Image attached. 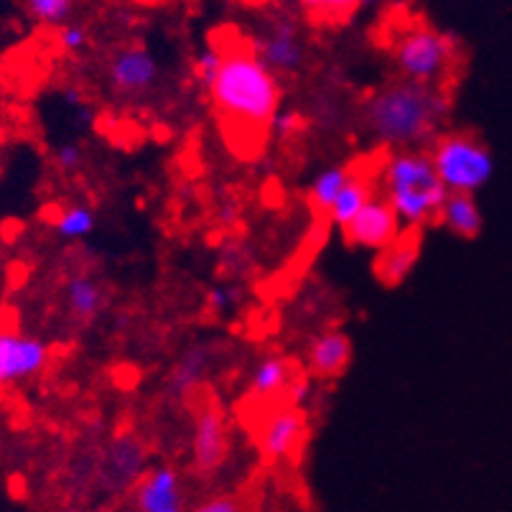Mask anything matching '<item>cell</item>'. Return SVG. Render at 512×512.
Segmentation results:
<instances>
[{
	"label": "cell",
	"mask_w": 512,
	"mask_h": 512,
	"mask_svg": "<svg viewBox=\"0 0 512 512\" xmlns=\"http://www.w3.org/2000/svg\"><path fill=\"white\" fill-rule=\"evenodd\" d=\"M372 3H375V0H362V6H372Z\"/></svg>",
	"instance_id": "cell-30"
},
{
	"label": "cell",
	"mask_w": 512,
	"mask_h": 512,
	"mask_svg": "<svg viewBox=\"0 0 512 512\" xmlns=\"http://www.w3.org/2000/svg\"><path fill=\"white\" fill-rule=\"evenodd\" d=\"M446 113L449 97L439 87L398 77L372 92L365 102V125L390 151L421 148L434 141Z\"/></svg>",
	"instance_id": "cell-2"
},
{
	"label": "cell",
	"mask_w": 512,
	"mask_h": 512,
	"mask_svg": "<svg viewBox=\"0 0 512 512\" xmlns=\"http://www.w3.org/2000/svg\"><path fill=\"white\" fill-rule=\"evenodd\" d=\"M253 46L265 67L278 79L299 74L306 64L304 36L291 18H276Z\"/></svg>",
	"instance_id": "cell-10"
},
{
	"label": "cell",
	"mask_w": 512,
	"mask_h": 512,
	"mask_svg": "<svg viewBox=\"0 0 512 512\" xmlns=\"http://www.w3.org/2000/svg\"><path fill=\"white\" fill-rule=\"evenodd\" d=\"M189 400L192 406V464L197 474L212 477L220 472L230 454V434H227V418L217 398L209 393H197Z\"/></svg>",
	"instance_id": "cell-7"
},
{
	"label": "cell",
	"mask_w": 512,
	"mask_h": 512,
	"mask_svg": "<svg viewBox=\"0 0 512 512\" xmlns=\"http://www.w3.org/2000/svg\"><path fill=\"white\" fill-rule=\"evenodd\" d=\"M186 512H248V502L235 495V492H220V495L207 497L194 510Z\"/></svg>",
	"instance_id": "cell-28"
},
{
	"label": "cell",
	"mask_w": 512,
	"mask_h": 512,
	"mask_svg": "<svg viewBox=\"0 0 512 512\" xmlns=\"http://www.w3.org/2000/svg\"><path fill=\"white\" fill-rule=\"evenodd\" d=\"M146 472V446L136 436H120L100 459V484L107 492L130 490Z\"/></svg>",
	"instance_id": "cell-14"
},
{
	"label": "cell",
	"mask_w": 512,
	"mask_h": 512,
	"mask_svg": "<svg viewBox=\"0 0 512 512\" xmlns=\"http://www.w3.org/2000/svg\"><path fill=\"white\" fill-rule=\"evenodd\" d=\"M161 69L146 46H123L107 62V82L118 95L143 97L158 85Z\"/></svg>",
	"instance_id": "cell-11"
},
{
	"label": "cell",
	"mask_w": 512,
	"mask_h": 512,
	"mask_svg": "<svg viewBox=\"0 0 512 512\" xmlns=\"http://www.w3.org/2000/svg\"><path fill=\"white\" fill-rule=\"evenodd\" d=\"M107 293L92 273H72L64 281V306L79 324H90L105 309Z\"/></svg>",
	"instance_id": "cell-17"
},
{
	"label": "cell",
	"mask_w": 512,
	"mask_h": 512,
	"mask_svg": "<svg viewBox=\"0 0 512 512\" xmlns=\"http://www.w3.org/2000/svg\"><path fill=\"white\" fill-rule=\"evenodd\" d=\"M212 367V349L207 344H192L184 355L176 360L174 370L169 375V390L176 398H192L197 390H202L204 377Z\"/></svg>",
	"instance_id": "cell-18"
},
{
	"label": "cell",
	"mask_w": 512,
	"mask_h": 512,
	"mask_svg": "<svg viewBox=\"0 0 512 512\" xmlns=\"http://www.w3.org/2000/svg\"><path fill=\"white\" fill-rule=\"evenodd\" d=\"M23 8L41 26L59 29L67 21H72L77 0H23Z\"/></svg>",
	"instance_id": "cell-24"
},
{
	"label": "cell",
	"mask_w": 512,
	"mask_h": 512,
	"mask_svg": "<svg viewBox=\"0 0 512 512\" xmlns=\"http://www.w3.org/2000/svg\"><path fill=\"white\" fill-rule=\"evenodd\" d=\"M95 227L97 214L90 204H64V207L54 209V214H51V230L64 242L85 240V237H90L95 232Z\"/></svg>",
	"instance_id": "cell-21"
},
{
	"label": "cell",
	"mask_w": 512,
	"mask_h": 512,
	"mask_svg": "<svg viewBox=\"0 0 512 512\" xmlns=\"http://www.w3.org/2000/svg\"><path fill=\"white\" fill-rule=\"evenodd\" d=\"M403 232H406V227L400 225L398 214L393 212V207H390L380 194H375V197L355 214V220L344 227L342 235L352 248L383 253V250L390 248Z\"/></svg>",
	"instance_id": "cell-9"
},
{
	"label": "cell",
	"mask_w": 512,
	"mask_h": 512,
	"mask_svg": "<svg viewBox=\"0 0 512 512\" xmlns=\"http://www.w3.org/2000/svg\"><path fill=\"white\" fill-rule=\"evenodd\" d=\"M207 304L217 316H230L242 304V291L230 283H220L207 293Z\"/></svg>",
	"instance_id": "cell-27"
},
{
	"label": "cell",
	"mask_w": 512,
	"mask_h": 512,
	"mask_svg": "<svg viewBox=\"0 0 512 512\" xmlns=\"http://www.w3.org/2000/svg\"><path fill=\"white\" fill-rule=\"evenodd\" d=\"M309 21L321 23V26H337L347 18L355 16L362 0H299Z\"/></svg>",
	"instance_id": "cell-23"
},
{
	"label": "cell",
	"mask_w": 512,
	"mask_h": 512,
	"mask_svg": "<svg viewBox=\"0 0 512 512\" xmlns=\"http://www.w3.org/2000/svg\"><path fill=\"white\" fill-rule=\"evenodd\" d=\"M0 166H3V146H0Z\"/></svg>",
	"instance_id": "cell-31"
},
{
	"label": "cell",
	"mask_w": 512,
	"mask_h": 512,
	"mask_svg": "<svg viewBox=\"0 0 512 512\" xmlns=\"http://www.w3.org/2000/svg\"><path fill=\"white\" fill-rule=\"evenodd\" d=\"M390 57H393L400 79L436 87L454 64L456 44L451 41V36L441 34L431 26H413L395 36Z\"/></svg>",
	"instance_id": "cell-5"
},
{
	"label": "cell",
	"mask_w": 512,
	"mask_h": 512,
	"mask_svg": "<svg viewBox=\"0 0 512 512\" xmlns=\"http://www.w3.org/2000/svg\"><path fill=\"white\" fill-rule=\"evenodd\" d=\"M54 360V347L18 327H0V395L34 383Z\"/></svg>",
	"instance_id": "cell-6"
},
{
	"label": "cell",
	"mask_w": 512,
	"mask_h": 512,
	"mask_svg": "<svg viewBox=\"0 0 512 512\" xmlns=\"http://www.w3.org/2000/svg\"><path fill=\"white\" fill-rule=\"evenodd\" d=\"M426 153L449 194H477L495 176L492 151L469 133H444Z\"/></svg>",
	"instance_id": "cell-4"
},
{
	"label": "cell",
	"mask_w": 512,
	"mask_h": 512,
	"mask_svg": "<svg viewBox=\"0 0 512 512\" xmlns=\"http://www.w3.org/2000/svg\"><path fill=\"white\" fill-rule=\"evenodd\" d=\"M375 194H380L377 192V166L375 171H360V166H355V171H352L349 181L344 184V189L337 194L332 207H329L327 217L332 220L334 227L344 230Z\"/></svg>",
	"instance_id": "cell-16"
},
{
	"label": "cell",
	"mask_w": 512,
	"mask_h": 512,
	"mask_svg": "<svg viewBox=\"0 0 512 512\" xmlns=\"http://www.w3.org/2000/svg\"><path fill=\"white\" fill-rule=\"evenodd\" d=\"M220 64H222V41L220 36H217V39H212L202 51H199L192 62V77L197 79V85L202 87V90H209L212 79L217 77Z\"/></svg>",
	"instance_id": "cell-25"
},
{
	"label": "cell",
	"mask_w": 512,
	"mask_h": 512,
	"mask_svg": "<svg viewBox=\"0 0 512 512\" xmlns=\"http://www.w3.org/2000/svg\"><path fill=\"white\" fill-rule=\"evenodd\" d=\"M220 41L222 64L207 90L209 102L232 151H253L276 125L283 85L265 67L253 44L242 39Z\"/></svg>",
	"instance_id": "cell-1"
},
{
	"label": "cell",
	"mask_w": 512,
	"mask_h": 512,
	"mask_svg": "<svg viewBox=\"0 0 512 512\" xmlns=\"http://www.w3.org/2000/svg\"><path fill=\"white\" fill-rule=\"evenodd\" d=\"M352 339L342 329L319 332L306 349V375L314 380H337L352 365Z\"/></svg>",
	"instance_id": "cell-15"
},
{
	"label": "cell",
	"mask_w": 512,
	"mask_h": 512,
	"mask_svg": "<svg viewBox=\"0 0 512 512\" xmlns=\"http://www.w3.org/2000/svg\"><path fill=\"white\" fill-rule=\"evenodd\" d=\"M90 31H87L85 23L77 21H67L64 26L57 29V44L59 49L67 54V57H79V54H85L90 49Z\"/></svg>",
	"instance_id": "cell-26"
},
{
	"label": "cell",
	"mask_w": 512,
	"mask_h": 512,
	"mask_svg": "<svg viewBox=\"0 0 512 512\" xmlns=\"http://www.w3.org/2000/svg\"><path fill=\"white\" fill-rule=\"evenodd\" d=\"M51 158H54V166H57L62 174L72 176L82 169V164H85V151H82L77 143H62V146L54 148V156Z\"/></svg>",
	"instance_id": "cell-29"
},
{
	"label": "cell",
	"mask_w": 512,
	"mask_h": 512,
	"mask_svg": "<svg viewBox=\"0 0 512 512\" xmlns=\"http://www.w3.org/2000/svg\"><path fill=\"white\" fill-rule=\"evenodd\" d=\"M309 439V423L306 413L299 406H291L288 400L265 408L255 426L258 451L268 464H283L299 459Z\"/></svg>",
	"instance_id": "cell-8"
},
{
	"label": "cell",
	"mask_w": 512,
	"mask_h": 512,
	"mask_svg": "<svg viewBox=\"0 0 512 512\" xmlns=\"http://www.w3.org/2000/svg\"><path fill=\"white\" fill-rule=\"evenodd\" d=\"M301 367L286 355H265L255 362L248 380V403L253 406H276L291 395V388L299 383Z\"/></svg>",
	"instance_id": "cell-13"
},
{
	"label": "cell",
	"mask_w": 512,
	"mask_h": 512,
	"mask_svg": "<svg viewBox=\"0 0 512 512\" xmlns=\"http://www.w3.org/2000/svg\"><path fill=\"white\" fill-rule=\"evenodd\" d=\"M352 171H355V166H344V164L321 169L309 186L311 207L327 214L329 207H332V202L337 199V194L342 192L344 184H347L349 176H352Z\"/></svg>",
	"instance_id": "cell-22"
},
{
	"label": "cell",
	"mask_w": 512,
	"mask_h": 512,
	"mask_svg": "<svg viewBox=\"0 0 512 512\" xmlns=\"http://www.w3.org/2000/svg\"><path fill=\"white\" fill-rule=\"evenodd\" d=\"M436 222L462 240L477 237L482 232V212H479L474 194H446L439 214H436Z\"/></svg>",
	"instance_id": "cell-19"
},
{
	"label": "cell",
	"mask_w": 512,
	"mask_h": 512,
	"mask_svg": "<svg viewBox=\"0 0 512 512\" xmlns=\"http://www.w3.org/2000/svg\"><path fill=\"white\" fill-rule=\"evenodd\" d=\"M377 192L406 230H421L436 222L441 202L449 194L423 148L390 151L377 164Z\"/></svg>",
	"instance_id": "cell-3"
},
{
	"label": "cell",
	"mask_w": 512,
	"mask_h": 512,
	"mask_svg": "<svg viewBox=\"0 0 512 512\" xmlns=\"http://www.w3.org/2000/svg\"><path fill=\"white\" fill-rule=\"evenodd\" d=\"M130 490L136 512H186L184 479L171 464L148 467Z\"/></svg>",
	"instance_id": "cell-12"
},
{
	"label": "cell",
	"mask_w": 512,
	"mask_h": 512,
	"mask_svg": "<svg viewBox=\"0 0 512 512\" xmlns=\"http://www.w3.org/2000/svg\"><path fill=\"white\" fill-rule=\"evenodd\" d=\"M418 230H406L398 240L385 248L383 253H377L375 276L385 283V286H398L408 273L413 271V265L418 260Z\"/></svg>",
	"instance_id": "cell-20"
}]
</instances>
